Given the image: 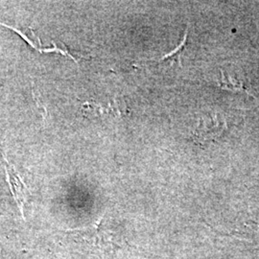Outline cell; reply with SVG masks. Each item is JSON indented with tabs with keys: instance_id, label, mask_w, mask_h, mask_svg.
<instances>
[{
	"instance_id": "6da1fadb",
	"label": "cell",
	"mask_w": 259,
	"mask_h": 259,
	"mask_svg": "<svg viewBox=\"0 0 259 259\" xmlns=\"http://www.w3.org/2000/svg\"><path fill=\"white\" fill-rule=\"evenodd\" d=\"M228 128L226 118L216 111H208L201 115L192 132L194 142L204 145L221 138Z\"/></svg>"
},
{
	"instance_id": "7a4b0ae2",
	"label": "cell",
	"mask_w": 259,
	"mask_h": 259,
	"mask_svg": "<svg viewBox=\"0 0 259 259\" xmlns=\"http://www.w3.org/2000/svg\"><path fill=\"white\" fill-rule=\"evenodd\" d=\"M102 220L103 218H100L97 222L89 227L67 230L66 232L69 233L75 240L82 241L94 248L108 250L115 246L117 242L113 238L114 234H111L110 231L103 229Z\"/></svg>"
},
{
	"instance_id": "3957f363",
	"label": "cell",
	"mask_w": 259,
	"mask_h": 259,
	"mask_svg": "<svg viewBox=\"0 0 259 259\" xmlns=\"http://www.w3.org/2000/svg\"><path fill=\"white\" fill-rule=\"evenodd\" d=\"M4 162H5V173L7 183L9 185L10 190L14 196V199L19 207V211L21 213V216L23 219L24 217V204L26 203L29 195V188L23 181L22 177L20 176L17 168L11 164L7 157L4 156Z\"/></svg>"
},
{
	"instance_id": "277c9868",
	"label": "cell",
	"mask_w": 259,
	"mask_h": 259,
	"mask_svg": "<svg viewBox=\"0 0 259 259\" xmlns=\"http://www.w3.org/2000/svg\"><path fill=\"white\" fill-rule=\"evenodd\" d=\"M83 112L89 117H98L105 115L122 116L125 114L126 109L123 103L117 99L109 103L107 106L97 102L83 103Z\"/></svg>"
},
{
	"instance_id": "5b68a950",
	"label": "cell",
	"mask_w": 259,
	"mask_h": 259,
	"mask_svg": "<svg viewBox=\"0 0 259 259\" xmlns=\"http://www.w3.org/2000/svg\"><path fill=\"white\" fill-rule=\"evenodd\" d=\"M186 42H187V31L185 32V37H184V40L182 41V44L175 48L172 52L168 53L166 55L161 57L159 60H157L156 63H154V65L156 64L157 65H160L165 64V63H169L171 65L173 63H178V61H180V59H181V55L183 54V52L185 50Z\"/></svg>"
},
{
	"instance_id": "8992f818",
	"label": "cell",
	"mask_w": 259,
	"mask_h": 259,
	"mask_svg": "<svg viewBox=\"0 0 259 259\" xmlns=\"http://www.w3.org/2000/svg\"><path fill=\"white\" fill-rule=\"evenodd\" d=\"M220 85L224 90H228L231 92H239L243 89L240 82H238L237 80H234L232 77L229 76L225 72L221 73Z\"/></svg>"
},
{
	"instance_id": "52a82bcc",
	"label": "cell",
	"mask_w": 259,
	"mask_h": 259,
	"mask_svg": "<svg viewBox=\"0 0 259 259\" xmlns=\"http://www.w3.org/2000/svg\"><path fill=\"white\" fill-rule=\"evenodd\" d=\"M33 95H34V98H35V100H36V102L37 104H38V107L39 108H41L42 109V111H44V118L46 119L47 118V107L45 106V105H42V102H41V98H40V95L37 93H35V91H33Z\"/></svg>"
}]
</instances>
